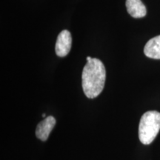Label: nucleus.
I'll use <instances>...</instances> for the list:
<instances>
[{
	"instance_id": "20e7f679",
	"label": "nucleus",
	"mask_w": 160,
	"mask_h": 160,
	"mask_svg": "<svg viewBox=\"0 0 160 160\" xmlns=\"http://www.w3.org/2000/svg\"><path fill=\"white\" fill-rule=\"evenodd\" d=\"M56 125V119L52 116L47 117L38 124L36 130V136L38 139L45 142Z\"/></svg>"
},
{
	"instance_id": "f257e3e1",
	"label": "nucleus",
	"mask_w": 160,
	"mask_h": 160,
	"mask_svg": "<svg viewBox=\"0 0 160 160\" xmlns=\"http://www.w3.org/2000/svg\"><path fill=\"white\" fill-rule=\"evenodd\" d=\"M106 78L105 68L102 62L92 58L87 62L82 74V85L86 97L94 99L102 93Z\"/></svg>"
},
{
	"instance_id": "6e6552de",
	"label": "nucleus",
	"mask_w": 160,
	"mask_h": 160,
	"mask_svg": "<svg viewBox=\"0 0 160 160\" xmlns=\"http://www.w3.org/2000/svg\"><path fill=\"white\" fill-rule=\"evenodd\" d=\"M42 117H44V118H46V115H45V113H43V114H42Z\"/></svg>"
},
{
	"instance_id": "423d86ee",
	"label": "nucleus",
	"mask_w": 160,
	"mask_h": 160,
	"mask_svg": "<svg viewBox=\"0 0 160 160\" xmlns=\"http://www.w3.org/2000/svg\"><path fill=\"white\" fill-rule=\"evenodd\" d=\"M144 53L151 59H160V35L152 38L146 43Z\"/></svg>"
},
{
	"instance_id": "f03ea898",
	"label": "nucleus",
	"mask_w": 160,
	"mask_h": 160,
	"mask_svg": "<svg viewBox=\"0 0 160 160\" xmlns=\"http://www.w3.org/2000/svg\"><path fill=\"white\" fill-rule=\"evenodd\" d=\"M160 130V113L156 111L145 112L142 116L139 125V138L144 145H150L157 137Z\"/></svg>"
},
{
	"instance_id": "39448f33",
	"label": "nucleus",
	"mask_w": 160,
	"mask_h": 160,
	"mask_svg": "<svg viewBox=\"0 0 160 160\" xmlns=\"http://www.w3.org/2000/svg\"><path fill=\"white\" fill-rule=\"evenodd\" d=\"M126 8L129 14L133 18H142L147 14L145 5L141 0H126Z\"/></svg>"
},
{
	"instance_id": "0eeeda50",
	"label": "nucleus",
	"mask_w": 160,
	"mask_h": 160,
	"mask_svg": "<svg viewBox=\"0 0 160 160\" xmlns=\"http://www.w3.org/2000/svg\"><path fill=\"white\" fill-rule=\"evenodd\" d=\"M92 59L91 57H88L87 58H86V59H87V62H88V61H90V60H91Z\"/></svg>"
},
{
	"instance_id": "7ed1b4c3",
	"label": "nucleus",
	"mask_w": 160,
	"mask_h": 160,
	"mask_svg": "<svg viewBox=\"0 0 160 160\" xmlns=\"http://www.w3.org/2000/svg\"><path fill=\"white\" fill-rule=\"evenodd\" d=\"M72 38L71 33L68 30H64L58 35L55 51L58 57H64L71 51Z\"/></svg>"
}]
</instances>
